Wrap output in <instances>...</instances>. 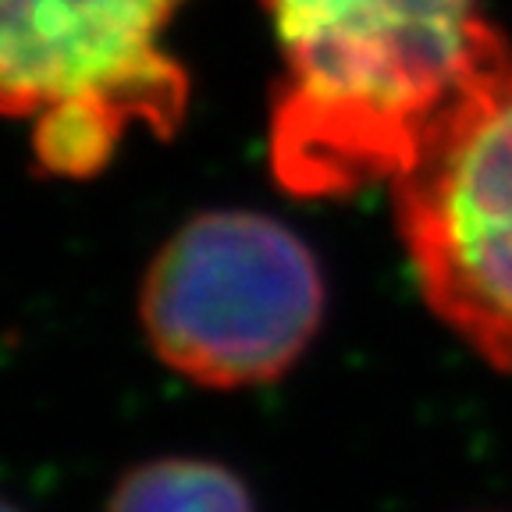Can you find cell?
<instances>
[{"mask_svg": "<svg viewBox=\"0 0 512 512\" xmlns=\"http://www.w3.org/2000/svg\"><path fill=\"white\" fill-rule=\"evenodd\" d=\"M0 512H22V509H18V505H11L8 498H0Z\"/></svg>", "mask_w": 512, "mask_h": 512, "instance_id": "obj_6", "label": "cell"}, {"mask_svg": "<svg viewBox=\"0 0 512 512\" xmlns=\"http://www.w3.org/2000/svg\"><path fill=\"white\" fill-rule=\"evenodd\" d=\"M392 185L424 299L512 374V61L459 96Z\"/></svg>", "mask_w": 512, "mask_h": 512, "instance_id": "obj_4", "label": "cell"}, {"mask_svg": "<svg viewBox=\"0 0 512 512\" xmlns=\"http://www.w3.org/2000/svg\"><path fill=\"white\" fill-rule=\"evenodd\" d=\"M107 512H256L246 484L210 459H153L118 480Z\"/></svg>", "mask_w": 512, "mask_h": 512, "instance_id": "obj_5", "label": "cell"}, {"mask_svg": "<svg viewBox=\"0 0 512 512\" xmlns=\"http://www.w3.org/2000/svg\"><path fill=\"white\" fill-rule=\"evenodd\" d=\"M185 0H0V118L32 121L36 168L89 178L132 128L168 139L189 75L164 47Z\"/></svg>", "mask_w": 512, "mask_h": 512, "instance_id": "obj_2", "label": "cell"}, {"mask_svg": "<svg viewBox=\"0 0 512 512\" xmlns=\"http://www.w3.org/2000/svg\"><path fill=\"white\" fill-rule=\"evenodd\" d=\"M281 79L271 171L303 200L395 182L470 86L509 57L484 0H264Z\"/></svg>", "mask_w": 512, "mask_h": 512, "instance_id": "obj_1", "label": "cell"}, {"mask_svg": "<svg viewBox=\"0 0 512 512\" xmlns=\"http://www.w3.org/2000/svg\"><path fill=\"white\" fill-rule=\"evenodd\" d=\"M324 317V274L296 232L253 210L185 221L146 267L139 320L157 360L207 388L296 367Z\"/></svg>", "mask_w": 512, "mask_h": 512, "instance_id": "obj_3", "label": "cell"}]
</instances>
